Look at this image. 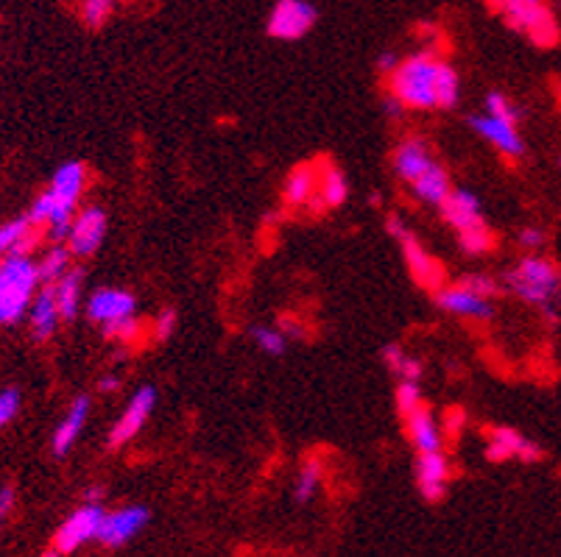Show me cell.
<instances>
[{
    "label": "cell",
    "mask_w": 561,
    "mask_h": 557,
    "mask_svg": "<svg viewBox=\"0 0 561 557\" xmlns=\"http://www.w3.org/2000/svg\"><path fill=\"white\" fill-rule=\"evenodd\" d=\"M503 288L525 304L547 309V307H556L561 296V270L547 257H539V254L523 257L505 273Z\"/></svg>",
    "instance_id": "7a4b0ae2"
},
{
    "label": "cell",
    "mask_w": 561,
    "mask_h": 557,
    "mask_svg": "<svg viewBox=\"0 0 561 557\" xmlns=\"http://www.w3.org/2000/svg\"><path fill=\"white\" fill-rule=\"evenodd\" d=\"M489 4L514 31L525 34L539 48H553L558 42L561 31L545 0H489Z\"/></svg>",
    "instance_id": "3957f363"
},
{
    "label": "cell",
    "mask_w": 561,
    "mask_h": 557,
    "mask_svg": "<svg viewBox=\"0 0 561 557\" xmlns=\"http://www.w3.org/2000/svg\"><path fill=\"white\" fill-rule=\"evenodd\" d=\"M385 231H388V235H392V238H394L397 243H400V240H405L408 235H413V231H411V226H408V223H405V220H403L400 215H392V218L385 220Z\"/></svg>",
    "instance_id": "ab89813d"
},
{
    "label": "cell",
    "mask_w": 561,
    "mask_h": 557,
    "mask_svg": "<svg viewBox=\"0 0 561 557\" xmlns=\"http://www.w3.org/2000/svg\"><path fill=\"white\" fill-rule=\"evenodd\" d=\"M466 123H469V128H472L474 134L484 137L486 143H489L492 148H497L503 157L520 159V157L525 154V139H523L520 131H516L514 123L497 120V117L486 115V112H484V115H469Z\"/></svg>",
    "instance_id": "30bf717a"
},
{
    "label": "cell",
    "mask_w": 561,
    "mask_h": 557,
    "mask_svg": "<svg viewBox=\"0 0 561 557\" xmlns=\"http://www.w3.org/2000/svg\"><path fill=\"white\" fill-rule=\"evenodd\" d=\"M104 338L109 340H117V343H132L140 338L143 332V323L138 320V315H126V318H117V320H109L101 327Z\"/></svg>",
    "instance_id": "f546056e"
},
{
    "label": "cell",
    "mask_w": 561,
    "mask_h": 557,
    "mask_svg": "<svg viewBox=\"0 0 561 557\" xmlns=\"http://www.w3.org/2000/svg\"><path fill=\"white\" fill-rule=\"evenodd\" d=\"M107 238V212L101 207H84L78 215H73L70 235L65 240L70 257H93Z\"/></svg>",
    "instance_id": "5b68a950"
},
{
    "label": "cell",
    "mask_w": 561,
    "mask_h": 557,
    "mask_svg": "<svg viewBox=\"0 0 561 557\" xmlns=\"http://www.w3.org/2000/svg\"><path fill=\"white\" fill-rule=\"evenodd\" d=\"M458 243L466 254L481 257V254H489L495 248V235H492V228L486 223H481V226L458 231Z\"/></svg>",
    "instance_id": "f1b7e54d"
},
{
    "label": "cell",
    "mask_w": 561,
    "mask_h": 557,
    "mask_svg": "<svg viewBox=\"0 0 561 557\" xmlns=\"http://www.w3.org/2000/svg\"><path fill=\"white\" fill-rule=\"evenodd\" d=\"M148 519L151 513L143 504H128V507L112 510V513H104L96 541H101L104 546H123L148 524Z\"/></svg>",
    "instance_id": "9c48e42d"
},
{
    "label": "cell",
    "mask_w": 561,
    "mask_h": 557,
    "mask_svg": "<svg viewBox=\"0 0 561 557\" xmlns=\"http://www.w3.org/2000/svg\"><path fill=\"white\" fill-rule=\"evenodd\" d=\"M115 12V0H81L78 17L87 28H104Z\"/></svg>",
    "instance_id": "4dcf8cb0"
},
{
    "label": "cell",
    "mask_w": 561,
    "mask_h": 557,
    "mask_svg": "<svg viewBox=\"0 0 561 557\" xmlns=\"http://www.w3.org/2000/svg\"><path fill=\"white\" fill-rule=\"evenodd\" d=\"M405 432H408L411 446L419 454H424V451H442L444 449V430L436 421L434 410H427L424 404L405 418Z\"/></svg>",
    "instance_id": "2e32d148"
},
{
    "label": "cell",
    "mask_w": 561,
    "mask_h": 557,
    "mask_svg": "<svg viewBox=\"0 0 561 557\" xmlns=\"http://www.w3.org/2000/svg\"><path fill=\"white\" fill-rule=\"evenodd\" d=\"M486 457L492 462H505V460L536 462V460H542V446L534 443L531 438L520 435L516 430H511V427H492L489 430Z\"/></svg>",
    "instance_id": "8fae6325"
},
{
    "label": "cell",
    "mask_w": 561,
    "mask_h": 557,
    "mask_svg": "<svg viewBox=\"0 0 561 557\" xmlns=\"http://www.w3.org/2000/svg\"><path fill=\"white\" fill-rule=\"evenodd\" d=\"M251 340L257 343V349H260L263 354H269V357H280L288 349V338L277 327H254Z\"/></svg>",
    "instance_id": "1f68e13d"
},
{
    "label": "cell",
    "mask_w": 561,
    "mask_h": 557,
    "mask_svg": "<svg viewBox=\"0 0 561 557\" xmlns=\"http://www.w3.org/2000/svg\"><path fill=\"white\" fill-rule=\"evenodd\" d=\"M411 193H413V198L416 201H422V204H430V207H439L444 198H447V193L453 190V181H450V173L439 165V162H434L430 167H424L411 184Z\"/></svg>",
    "instance_id": "44dd1931"
},
{
    "label": "cell",
    "mask_w": 561,
    "mask_h": 557,
    "mask_svg": "<svg viewBox=\"0 0 561 557\" xmlns=\"http://www.w3.org/2000/svg\"><path fill=\"white\" fill-rule=\"evenodd\" d=\"M397 65H400V56H397L394 51H385V54L377 56V70H380L382 76H392V73L397 70Z\"/></svg>",
    "instance_id": "ee69618b"
},
{
    "label": "cell",
    "mask_w": 561,
    "mask_h": 557,
    "mask_svg": "<svg viewBox=\"0 0 561 557\" xmlns=\"http://www.w3.org/2000/svg\"><path fill=\"white\" fill-rule=\"evenodd\" d=\"M120 388V377L117 374H104L101 380H98V390L101 393H115Z\"/></svg>",
    "instance_id": "bcb514c9"
},
{
    "label": "cell",
    "mask_w": 561,
    "mask_h": 557,
    "mask_svg": "<svg viewBox=\"0 0 561 557\" xmlns=\"http://www.w3.org/2000/svg\"><path fill=\"white\" fill-rule=\"evenodd\" d=\"M84 273L70 268L59 282L54 285V293H56V307H59V315L62 320H73L78 315V307L84 304Z\"/></svg>",
    "instance_id": "cb8c5ba5"
},
{
    "label": "cell",
    "mask_w": 561,
    "mask_h": 557,
    "mask_svg": "<svg viewBox=\"0 0 561 557\" xmlns=\"http://www.w3.org/2000/svg\"><path fill=\"white\" fill-rule=\"evenodd\" d=\"M442 209V218L455 228V231H464V228H472V226H481L486 223L484 220V207H481V198L469 193V190H450L447 198L439 204Z\"/></svg>",
    "instance_id": "e0dca14e"
},
{
    "label": "cell",
    "mask_w": 561,
    "mask_h": 557,
    "mask_svg": "<svg viewBox=\"0 0 561 557\" xmlns=\"http://www.w3.org/2000/svg\"><path fill=\"white\" fill-rule=\"evenodd\" d=\"M382 360H385L388 370H392L397 380H413V382H419V377H422V362H419L416 357H411L403 346L388 343V346L382 349Z\"/></svg>",
    "instance_id": "83f0119b"
},
{
    "label": "cell",
    "mask_w": 561,
    "mask_h": 557,
    "mask_svg": "<svg viewBox=\"0 0 561 557\" xmlns=\"http://www.w3.org/2000/svg\"><path fill=\"white\" fill-rule=\"evenodd\" d=\"M177 329V312L174 309H162L154 320V338L157 340H168Z\"/></svg>",
    "instance_id": "74e56055"
},
{
    "label": "cell",
    "mask_w": 561,
    "mask_h": 557,
    "mask_svg": "<svg viewBox=\"0 0 561 557\" xmlns=\"http://www.w3.org/2000/svg\"><path fill=\"white\" fill-rule=\"evenodd\" d=\"M382 112L388 115V117H394V120H400L408 109L403 106V101L397 98V96H392V92H388V96L382 98Z\"/></svg>",
    "instance_id": "7bdbcfd3"
},
{
    "label": "cell",
    "mask_w": 561,
    "mask_h": 557,
    "mask_svg": "<svg viewBox=\"0 0 561 557\" xmlns=\"http://www.w3.org/2000/svg\"><path fill=\"white\" fill-rule=\"evenodd\" d=\"M434 301L442 312L455 315V318H466V320H492L495 318V301L484 299L478 293H472L469 288L458 285H442L439 290H434Z\"/></svg>",
    "instance_id": "ba28073f"
},
{
    "label": "cell",
    "mask_w": 561,
    "mask_h": 557,
    "mask_svg": "<svg viewBox=\"0 0 561 557\" xmlns=\"http://www.w3.org/2000/svg\"><path fill=\"white\" fill-rule=\"evenodd\" d=\"M12 507H15V488L12 485H4L0 488V527L6 524L9 513H12Z\"/></svg>",
    "instance_id": "60d3db41"
},
{
    "label": "cell",
    "mask_w": 561,
    "mask_h": 557,
    "mask_svg": "<svg viewBox=\"0 0 561 557\" xmlns=\"http://www.w3.org/2000/svg\"><path fill=\"white\" fill-rule=\"evenodd\" d=\"M90 410H93L90 396H76V399H73V404H70L67 415L62 418V424L56 427L54 441H51V449H54V454H56V457H65V454L76 446V441L81 438L84 427H87Z\"/></svg>",
    "instance_id": "ac0fdd59"
},
{
    "label": "cell",
    "mask_w": 561,
    "mask_h": 557,
    "mask_svg": "<svg viewBox=\"0 0 561 557\" xmlns=\"http://www.w3.org/2000/svg\"><path fill=\"white\" fill-rule=\"evenodd\" d=\"M461 285L469 288L472 293L484 296V299H492V301H495L497 293H500V282H497V278H492L489 273H469V276L461 278Z\"/></svg>",
    "instance_id": "d590c367"
},
{
    "label": "cell",
    "mask_w": 561,
    "mask_h": 557,
    "mask_svg": "<svg viewBox=\"0 0 561 557\" xmlns=\"http://www.w3.org/2000/svg\"><path fill=\"white\" fill-rule=\"evenodd\" d=\"M316 9L308 0H277L269 15V34L282 42H296L316 25Z\"/></svg>",
    "instance_id": "277c9868"
},
{
    "label": "cell",
    "mask_w": 561,
    "mask_h": 557,
    "mask_svg": "<svg viewBox=\"0 0 561 557\" xmlns=\"http://www.w3.org/2000/svg\"><path fill=\"white\" fill-rule=\"evenodd\" d=\"M101 519H104V507L101 504H81L78 510H73V513L65 519V524L54 535V549L59 554H70L78 546L96 541Z\"/></svg>",
    "instance_id": "8992f818"
},
{
    "label": "cell",
    "mask_w": 561,
    "mask_h": 557,
    "mask_svg": "<svg viewBox=\"0 0 561 557\" xmlns=\"http://www.w3.org/2000/svg\"><path fill=\"white\" fill-rule=\"evenodd\" d=\"M42 557H62V554H59V552H56V549H54V546H51V549H48V552H46V554H42Z\"/></svg>",
    "instance_id": "7dc6e473"
},
{
    "label": "cell",
    "mask_w": 561,
    "mask_h": 557,
    "mask_svg": "<svg viewBox=\"0 0 561 557\" xmlns=\"http://www.w3.org/2000/svg\"><path fill=\"white\" fill-rule=\"evenodd\" d=\"M434 162H436V159H434V154H430L427 139H422V137H405L403 143L397 146L394 159H392L394 173H397L405 184H411L424 167H430Z\"/></svg>",
    "instance_id": "ffe728a7"
},
{
    "label": "cell",
    "mask_w": 561,
    "mask_h": 557,
    "mask_svg": "<svg viewBox=\"0 0 561 557\" xmlns=\"http://www.w3.org/2000/svg\"><path fill=\"white\" fill-rule=\"evenodd\" d=\"M321 480H324V462L319 454H311L305 462H301V469L296 474V482H293V501L299 504H308L319 488H321Z\"/></svg>",
    "instance_id": "484cf974"
},
{
    "label": "cell",
    "mask_w": 561,
    "mask_h": 557,
    "mask_svg": "<svg viewBox=\"0 0 561 557\" xmlns=\"http://www.w3.org/2000/svg\"><path fill=\"white\" fill-rule=\"evenodd\" d=\"M31 307V299L26 296H12V293H0V323H17Z\"/></svg>",
    "instance_id": "e575fe53"
},
{
    "label": "cell",
    "mask_w": 561,
    "mask_h": 557,
    "mask_svg": "<svg viewBox=\"0 0 561 557\" xmlns=\"http://www.w3.org/2000/svg\"><path fill=\"white\" fill-rule=\"evenodd\" d=\"M450 460L442 451H424L416 460V488L427 501H442L450 485Z\"/></svg>",
    "instance_id": "4fadbf2b"
},
{
    "label": "cell",
    "mask_w": 561,
    "mask_h": 557,
    "mask_svg": "<svg viewBox=\"0 0 561 557\" xmlns=\"http://www.w3.org/2000/svg\"><path fill=\"white\" fill-rule=\"evenodd\" d=\"M154 407H157V390H154L151 385H143V388L132 396V401L126 404L123 415L112 424V430H109V446H112V449H120V446H126L128 441H135V438L140 435V430L148 424V418H151Z\"/></svg>",
    "instance_id": "52a82bcc"
},
{
    "label": "cell",
    "mask_w": 561,
    "mask_h": 557,
    "mask_svg": "<svg viewBox=\"0 0 561 557\" xmlns=\"http://www.w3.org/2000/svg\"><path fill=\"white\" fill-rule=\"evenodd\" d=\"M486 115H492V117H497V120H505V123H520V109H516L503 92H489L486 96Z\"/></svg>",
    "instance_id": "836d02e7"
},
{
    "label": "cell",
    "mask_w": 561,
    "mask_h": 557,
    "mask_svg": "<svg viewBox=\"0 0 561 557\" xmlns=\"http://www.w3.org/2000/svg\"><path fill=\"white\" fill-rule=\"evenodd\" d=\"M394 401H397V410H400L403 418H408L411 412H416V410L424 404V401H422V388H419V382H413V380H400V388H397Z\"/></svg>",
    "instance_id": "d6a6232c"
},
{
    "label": "cell",
    "mask_w": 561,
    "mask_h": 557,
    "mask_svg": "<svg viewBox=\"0 0 561 557\" xmlns=\"http://www.w3.org/2000/svg\"><path fill=\"white\" fill-rule=\"evenodd\" d=\"M316 181L319 173L313 170V165H299L288 173L285 184H282V198L291 207H305L313 201L316 196Z\"/></svg>",
    "instance_id": "603a6c76"
},
{
    "label": "cell",
    "mask_w": 561,
    "mask_h": 557,
    "mask_svg": "<svg viewBox=\"0 0 561 557\" xmlns=\"http://www.w3.org/2000/svg\"><path fill=\"white\" fill-rule=\"evenodd\" d=\"M316 196L324 207H341L350 196V181L335 165H327L319 170V181H316Z\"/></svg>",
    "instance_id": "d4e9b609"
},
{
    "label": "cell",
    "mask_w": 561,
    "mask_h": 557,
    "mask_svg": "<svg viewBox=\"0 0 561 557\" xmlns=\"http://www.w3.org/2000/svg\"><path fill=\"white\" fill-rule=\"evenodd\" d=\"M556 165H558V167H561V154H558V159H556Z\"/></svg>",
    "instance_id": "c3c4849f"
},
{
    "label": "cell",
    "mask_w": 561,
    "mask_h": 557,
    "mask_svg": "<svg viewBox=\"0 0 561 557\" xmlns=\"http://www.w3.org/2000/svg\"><path fill=\"white\" fill-rule=\"evenodd\" d=\"M288 340H296V338H301V335H305V329H301L299 327V320L293 318V315H282L280 318V327H277Z\"/></svg>",
    "instance_id": "b9f144b4"
},
{
    "label": "cell",
    "mask_w": 561,
    "mask_h": 557,
    "mask_svg": "<svg viewBox=\"0 0 561 557\" xmlns=\"http://www.w3.org/2000/svg\"><path fill=\"white\" fill-rule=\"evenodd\" d=\"M28 315H31V338H34L36 343H48V340L56 335V327L62 323L54 285H42V288L34 293L31 307H28Z\"/></svg>",
    "instance_id": "9a60e30c"
},
{
    "label": "cell",
    "mask_w": 561,
    "mask_h": 557,
    "mask_svg": "<svg viewBox=\"0 0 561 557\" xmlns=\"http://www.w3.org/2000/svg\"><path fill=\"white\" fill-rule=\"evenodd\" d=\"M39 246V226L26 218H12L0 226V257H31Z\"/></svg>",
    "instance_id": "d6986e66"
},
{
    "label": "cell",
    "mask_w": 561,
    "mask_h": 557,
    "mask_svg": "<svg viewBox=\"0 0 561 557\" xmlns=\"http://www.w3.org/2000/svg\"><path fill=\"white\" fill-rule=\"evenodd\" d=\"M67 270H70V251L62 243H54L46 254H42V259L36 262L39 285H56Z\"/></svg>",
    "instance_id": "4316f807"
},
{
    "label": "cell",
    "mask_w": 561,
    "mask_h": 557,
    "mask_svg": "<svg viewBox=\"0 0 561 557\" xmlns=\"http://www.w3.org/2000/svg\"><path fill=\"white\" fill-rule=\"evenodd\" d=\"M20 401H23V399H20V390H17V388L0 390V430L15 421V415L20 412Z\"/></svg>",
    "instance_id": "8d00e7d4"
},
{
    "label": "cell",
    "mask_w": 561,
    "mask_h": 557,
    "mask_svg": "<svg viewBox=\"0 0 561 557\" xmlns=\"http://www.w3.org/2000/svg\"><path fill=\"white\" fill-rule=\"evenodd\" d=\"M388 78H392L388 92L397 96L405 109H453L461 98L458 70L434 51H419L408 59H400L397 70Z\"/></svg>",
    "instance_id": "6da1fadb"
},
{
    "label": "cell",
    "mask_w": 561,
    "mask_h": 557,
    "mask_svg": "<svg viewBox=\"0 0 561 557\" xmlns=\"http://www.w3.org/2000/svg\"><path fill=\"white\" fill-rule=\"evenodd\" d=\"M520 246H523L525 251H539V248L545 246V231L536 228V226L523 228V231H520Z\"/></svg>",
    "instance_id": "f35d334b"
},
{
    "label": "cell",
    "mask_w": 561,
    "mask_h": 557,
    "mask_svg": "<svg viewBox=\"0 0 561 557\" xmlns=\"http://www.w3.org/2000/svg\"><path fill=\"white\" fill-rule=\"evenodd\" d=\"M101 499H104V488L101 485H90V488H84V493H81L84 504H98Z\"/></svg>",
    "instance_id": "f6af8a7d"
},
{
    "label": "cell",
    "mask_w": 561,
    "mask_h": 557,
    "mask_svg": "<svg viewBox=\"0 0 561 557\" xmlns=\"http://www.w3.org/2000/svg\"><path fill=\"white\" fill-rule=\"evenodd\" d=\"M400 248H403V257H405V265L413 276V282L424 290H439L444 285V265L430 254L413 235H408L405 240H400Z\"/></svg>",
    "instance_id": "7c38bea8"
},
{
    "label": "cell",
    "mask_w": 561,
    "mask_h": 557,
    "mask_svg": "<svg viewBox=\"0 0 561 557\" xmlns=\"http://www.w3.org/2000/svg\"><path fill=\"white\" fill-rule=\"evenodd\" d=\"M56 198L78 207V198L84 196V190H87V167H84V162H65L56 167L54 178H51V187H48Z\"/></svg>",
    "instance_id": "7402d4cb"
},
{
    "label": "cell",
    "mask_w": 561,
    "mask_h": 557,
    "mask_svg": "<svg viewBox=\"0 0 561 557\" xmlns=\"http://www.w3.org/2000/svg\"><path fill=\"white\" fill-rule=\"evenodd\" d=\"M84 312H87V318L93 323L104 327V323H109V320L135 315L138 312V299L128 290H120V288H101L87 301H84Z\"/></svg>",
    "instance_id": "5bb4252c"
}]
</instances>
